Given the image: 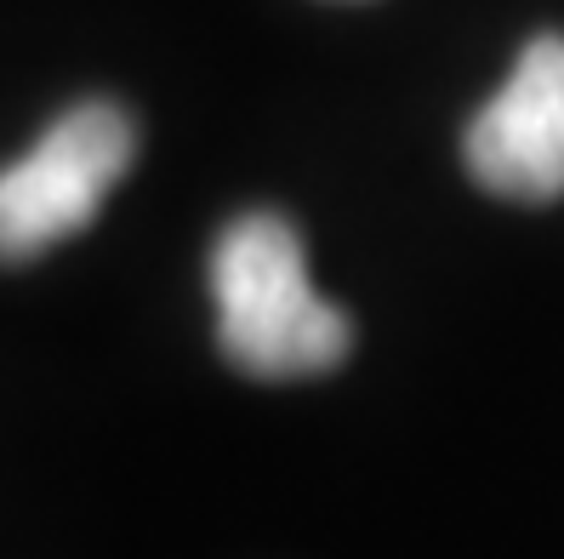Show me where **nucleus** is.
Returning <instances> with one entry per match:
<instances>
[{
  "mask_svg": "<svg viewBox=\"0 0 564 559\" xmlns=\"http://www.w3.org/2000/svg\"><path fill=\"white\" fill-rule=\"evenodd\" d=\"M217 343L246 377L291 383L337 372L354 343L348 314L308 286L296 228L274 212H246L212 251Z\"/></svg>",
  "mask_w": 564,
  "mask_h": 559,
  "instance_id": "obj_1",
  "label": "nucleus"
},
{
  "mask_svg": "<svg viewBox=\"0 0 564 559\" xmlns=\"http://www.w3.org/2000/svg\"><path fill=\"white\" fill-rule=\"evenodd\" d=\"M468 172L502 201L542 206L564 194V35H536L508 86L468 126Z\"/></svg>",
  "mask_w": 564,
  "mask_h": 559,
  "instance_id": "obj_3",
  "label": "nucleus"
},
{
  "mask_svg": "<svg viewBox=\"0 0 564 559\" xmlns=\"http://www.w3.org/2000/svg\"><path fill=\"white\" fill-rule=\"evenodd\" d=\"M138 126L109 97L63 109L41 143L0 172V262H35L97 217L109 189L131 172Z\"/></svg>",
  "mask_w": 564,
  "mask_h": 559,
  "instance_id": "obj_2",
  "label": "nucleus"
}]
</instances>
